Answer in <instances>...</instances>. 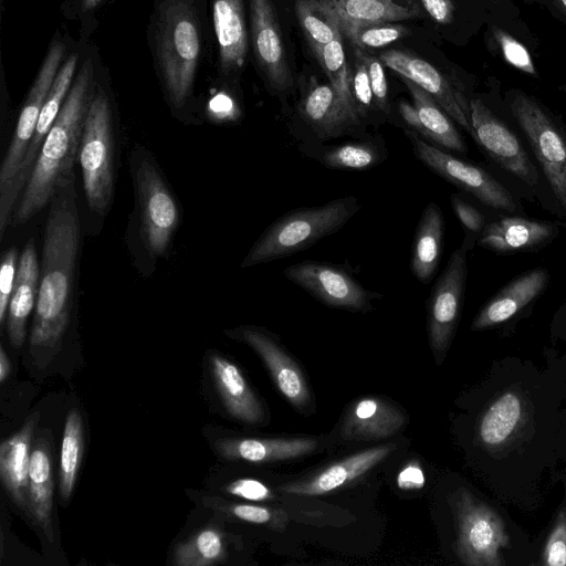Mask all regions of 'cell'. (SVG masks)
<instances>
[{"mask_svg":"<svg viewBox=\"0 0 566 566\" xmlns=\"http://www.w3.org/2000/svg\"><path fill=\"white\" fill-rule=\"evenodd\" d=\"M340 31L353 46L364 51L386 46L409 34L405 25L395 22L363 23Z\"/></svg>","mask_w":566,"mask_h":566,"instance_id":"8d00e7d4","label":"cell"},{"mask_svg":"<svg viewBox=\"0 0 566 566\" xmlns=\"http://www.w3.org/2000/svg\"><path fill=\"white\" fill-rule=\"evenodd\" d=\"M226 492L250 501H268L273 499L271 489L264 483L249 478L232 481L224 486Z\"/></svg>","mask_w":566,"mask_h":566,"instance_id":"f6af8a7d","label":"cell"},{"mask_svg":"<svg viewBox=\"0 0 566 566\" xmlns=\"http://www.w3.org/2000/svg\"><path fill=\"white\" fill-rule=\"evenodd\" d=\"M238 334L262 358L282 395L295 407L306 406L310 401L308 386L301 369L290 355L259 328L242 327Z\"/></svg>","mask_w":566,"mask_h":566,"instance_id":"ac0fdd59","label":"cell"},{"mask_svg":"<svg viewBox=\"0 0 566 566\" xmlns=\"http://www.w3.org/2000/svg\"><path fill=\"white\" fill-rule=\"evenodd\" d=\"M559 3L563 7L564 11L566 12V0H559Z\"/></svg>","mask_w":566,"mask_h":566,"instance_id":"f907efd6","label":"cell"},{"mask_svg":"<svg viewBox=\"0 0 566 566\" xmlns=\"http://www.w3.org/2000/svg\"><path fill=\"white\" fill-rule=\"evenodd\" d=\"M285 277L317 298L323 304L354 312H368L377 294L365 289L343 266L303 261L289 265Z\"/></svg>","mask_w":566,"mask_h":566,"instance_id":"8fae6325","label":"cell"},{"mask_svg":"<svg viewBox=\"0 0 566 566\" xmlns=\"http://www.w3.org/2000/svg\"><path fill=\"white\" fill-rule=\"evenodd\" d=\"M203 501L207 506L221 510L241 521L254 524L274 526V523H280V516H283L281 512L262 505L228 503L214 497H206Z\"/></svg>","mask_w":566,"mask_h":566,"instance_id":"f35d334b","label":"cell"},{"mask_svg":"<svg viewBox=\"0 0 566 566\" xmlns=\"http://www.w3.org/2000/svg\"><path fill=\"white\" fill-rule=\"evenodd\" d=\"M397 484L402 490L421 489L424 485L423 471L417 463H410L399 472Z\"/></svg>","mask_w":566,"mask_h":566,"instance_id":"7dc6e473","label":"cell"},{"mask_svg":"<svg viewBox=\"0 0 566 566\" xmlns=\"http://www.w3.org/2000/svg\"><path fill=\"white\" fill-rule=\"evenodd\" d=\"M360 210L356 197L292 210L272 222L252 245L241 266L248 268L295 254L340 230Z\"/></svg>","mask_w":566,"mask_h":566,"instance_id":"3957f363","label":"cell"},{"mask_svg":"<svg viewBox=\"0 0 566 566\" xmlns=\"http://www.w3.org/2000/svg\"><path fill=\"white\" fill-rule=\"evenodd\" d=\"M316 446V440L310 438H240L216 442V449L224 459L253 463L298 458L313 452Z\"/></svg>","mask_w":566,"mask_h":566,"instance_id":"4316f807","label":"cell"},{"mask_svg":"<svg viewBox=\"0 0 566 566\" xmlns=\"http://www.w3.org/2000/svg\"><path fill=\"white\" fill-rule=\"evenodd\" d=\"M11 371V363L1 345L0 347V382H4Z\"/></svg>","mask_w":566,"mask_h":566,"instance_id":"c3c4849f","label":"cell"},{"mask_svg":"<svg viewBox=\"0 0 566 566\" xmlns=\"http://www.w3.org/2000/svg\"><path fill=\"white\" fill-rule=\"evenodd\" d=\"M510 109L524 133L552 192L566 214V133L532 96L515 93Z\"/></svg>","mask_w":566,"mask_h":566,"instance_id":"8992f818","label":"cell"},{"mask_svg":"<svg viewBox=\"0 0 566 566\" xmlns=\"http://www.w3.org/2000/svg\"><path fill=\"white\" fill-rule=\"evenodd\" d=\"M80 230L73 174L60 184L50 202L30 337L32 349H53L65 333L72 307Z\"/></svg>","mask_w":566,"mask_h":566,"instance_id":"6da1fadb","label":"cell"},{"mask_svg":"<svg viewBox=\"0 0 566 566\" xmlns=\"http://www.w3.org/2000/svg\"><path fill=\"white\" fill-rule=\"evenodd\" d=\"M254 56L270 86L289 91L293 77L280 23L272 0H249Z\"/></svg>","mask_w":566,"mask_h":566,"instance_id":"9a60e30c","label":"cell"},{"mask_svg":"<svg viewBox=\"0 0 566 566\" xmlns=\"http://www.w3.org/2000/svg\"><path fill=\"white\" fill-rule=\"evenodd\" d=\"M156 53L171 103L181 107L191 93L201 53L191 0H163L157 8Z\"/></svg>","mask_w":566,"mask_h":566,"instance_id":"277c9868","label":"cell"},{"mask_svg":"<svg viewBox=\"0 0 566 566\" xmlns=\"http://www.w3.org/2000/svg\"><path fill=\"white\" fill-rule=\"evenodd\" d=\"M295 13L312 52L342 34L336 17L319 0H296Z\"/></svg>","mask_w":566,"mask_h":566,"instance_id":"836d02e7","label":"cell"},{"mask_svg":"<svg viewBox=\"0 0 566 566\" xmlns=\"http://www.w3.org/2000/svg\"><path fill=\"white\" fill-rule=\"evenodd\" d=\"M472 138L501 168L530 188L538 185V171L515 133L480 98L470 99Z\"/></svg>","mask_w":566,"mask_h":566,"instance_id":"7c38bea8","label":"cell"},{"mask_svg":"<svg viewBox=\"0 0 566 566\" xmlns=\"http://www.w3.org/2000/svg\"><path fill=\"white\" fill-rule=\"evenodd\" d=\"M212 14L221 67L238 72L248 53L244 0H212Z\"/></svg>","mask_w":566,"mask_h":566,"instance_id":"603a6c76","label":"cell"},{"mask_svg":"<svg viewBox=\"0 0 566 566\" xmlns=\"http://www.w3.org/2000/svg\"><path fill=\"white\" fill-rule=\"evenodd\" d=\"M403 422L402 412L390 402L378 397H365L347 410L342 436L349 441L384 439L395 434Z\"/></svg>","mask_w":566,"mask_h":566,"instance_id":"7402d4cb","label":"cell"},{"mask_svg":"<svg viewBox=\"0 0 566 566\" xmlns=\"http://www.w3.org/2000/svg\"><path fill=\"white\" fill-rule=\"evenodd\" d=\"M361 50V49H360ZM361 55L367 67L375 105L382 113L389 112L388 85L384 63L379 57L361 50Z\"/></svg>","mask_w":566,"mask_h":566,"instance_id":"7bdbcfd3","label":"cell"},{"mask_svg":"<svg viewBox=\"0 0 566 566\" xmlns=\"http://www.w3.org/2000/svg\"><path fill=\"white\" fill-rule=\"evenodd\" d=\"M405 134L416 158L434 174L472 195L486 207L512 213L518 211V203L507 188L486 170L428 143L411 129H405Z\"/></svg>","mask_w":566,"mask_h":566,"instance_id":"9c48e42d","label":"cell"},{"mask_svg":"<svg viewBox=\"0 0 566 566\" xmlns=\"http://www.w3.org/2000/svg\"><path fill=\"white\" fill-rule=\"evenodd\" d=\"M523 416L521 398L512 391L503 394L483 415L479 436L488 447L503 444L517 429Z\"/></svg>","mask_w":566,"mask_h":566,"instance_id":"4dcf8cb0","label":"cell"},{"mask_svg":"<svg viewBox=\"0 0 566 566\" xmlns=\"http://www.w3.org/2000/svg\"><path fill=\"white\" fill-rule=\"evenodd\" d=\"M543 562L548 566H566V510L559 512L545 543Z\"/></svg>","mask_w":566,"mask_h":566,"instance_id":"b9f144b4","label":"cell"},{"mask_svg":"<svg viewBox=\"0 0 566 566\" xmlns=\"http://www.w3.org/2000/svg\"><path fill=\"white\" fill-rule=\"evenodd\" d=\"M492 32L503 59L509 64L528 75H536L533 59L520 41L500 28H493Z\"/></svg>","mask_w":566,"mask_h":566,"instance_id":"ab89813d","label":"cell"},{"mask_svg":"<svg viewBox=\"0 0 566 566\" xmlns=\"http://www.w3.org/2000/svg\"><path fill=\"white\" fill-rule=\"evenodd\" d=\"M210 368L217 390L228 412L247 423H259L264 412L262 405L247 382L239 367L220 355L210 356Z\"/></svg>","mask_w":566,"mask_h":566,"instance_id":"484cf974","label":"cell"},{"mask_svg":"<svg viewBox=\"0 0 566 566\" xmlns=\"http://www.w3.org/2000/svg\"><path fill=\"white\" fill-rule=\"evenodd\" d=\"M39 413L31 415L24 424L0 447V475L12 501L30 513L29 471L31 443Z\"/></svg>","mask_w":566,"mask_h":566,"instance_id":"44dd1931","label":"cell"},{"mask_svg":"<svg viewBox=\"0 0 566 566\" xmlns=\"http://www.w3.org/2000/svg\"><path fill=\"white\" fill-rule=\"evenodd\" d=\"M458 523L457 554L469 566H500V549L509 544L502 518L471 493L460 489L454 494Z\"/></svg>","mask_w":566,"mask_h":566,"instance_id":"30bf717a","label":"cell"},{"mask_svg":"<svg viewBox=\"0 0 566 566\" xmlns=\"http://www.w3.org/2000/svg\"><path fill=\"white\" fill-rule=\"evenodd\" d=\"M18 252L10 248L2 256L0 266V325L4 324L8 316L10 298L14 289L18 272Z\"/></svg>","mask_w":566,"mask_h":566,"instance_id":"60d3db41","label":"cell"},{"mask_svg":"<svg viewBox=\"0 0 566 566\" xmlns=\"http://www.w3.org/2000/svg\"><path fill=\"white\" fill-rule=\"evenodd\" d=\"M78 161L90 208L103 216L114 191V146L111 108L103 91L91 102L82 132Z\"/></svg>","mask_w":566,"mask_h":566,"instance_id":"5b68a950","label":"cell"},{"mask_svg":"<svg viewBox=\"0 0 566 566\" xmlns=\"http://www.w3.org/2000/svg\"><path fill=\"white\" fill-rule=\"evenodd\" d=\"M222 533L214 526L200 530L188 541L178 544L172 554L177 566H208L226 559Z\"/></svg>","mask_w":566,"mask_h":566,"instance_id":"d6a6232c","label":"cell"},{"mask_svg":"<svg viewBox=\"0 0 566 566\" xmlns=\"http://www.w3.org/2000/svg\"><path fill=\"white\" fill-rule=\"evenodd\" d=\"M134 182L143 244L153 259L163 256L179 222L177 203L148 156L134 167Z\"/></svg>","mask_w":566,"mask_h":566,"instance_id":"ba28073f","label":"cell"},{"mask_svg":"<svg viewBox=\"0 0 566 566\" xmlns=\"http://www.w3.org/2000/svg\"><path fill=\"white\" fill-rule=\"evenodd\" d=\"M379 59L385 66L427 92L467 133L472 134L470 101L463 92L428 61L406 51L387 50Z\"/></svg>","mask_w":566,"mask_h":566,"instance_id":"5bb4252c","label":"cell"},{"mask_svg":"<svg viewBox=\"0 0 566 566\" xmlns=\"http://www.w3.org/2000/svg\"><path fill=\"white\" fill-rule=\"evenodd\" d=\"M422 8L440 24H449L454 19L455 7L452 0H420Z\"/></svg>","mask_w":566,"mask_h":566,"instance_id":"bcb514c9","label":"cell"},{"mask_svg":"<svg viewBox=\"0 0 566 566\" xmlns=\"http://www.w3.org/2000/svg\"><path fill=\"white\" fill-rule=\"evenodd\" d=\"M337 19L340 30L373 22H396L422 14L417 0H319Z\"/></svg>","mask_w":566,"mask_h":566,"instance_id":"83f0119b","label":"cell"},{"mask_svg":"<svg viewBox=\"0 0 566 566\" xmlns=\"http://www.w3.org/2000/svg\"><path fill=\"white\" fill-rule=\"evenodd\" d=\"M64 53L65 48L63 43L54 42L51 45L23 104L12 136V140L2 160L0 168L1 239L3 238L9 226L7 219L8 201L19 167L33 137L44 101L59 72L57 70Z\"/></svg>","mask_w":566,"mask_h":566,"instance_id":"52a82bcc","label":"cell"},{"mask_svg":"<svg viewBox=\"0 0 566 566\" xmlns=\"http://www.w3.org/2000/svg\"><path fill=\"white\" fill-rule=\"evenodd\" d=\"M468 250L463 242L452 252L428 300L429 340L437 357L448 349L459 321L468 275Z\"/></svg>","mask_w":566,"mask_h":566,"instance_id":"4fadbf2b","label":"cell"},{"mask_svg":"<svg viewBox=\"0 0 566 566\" xmlns=\"http://www.w3.org/2000/svg\"><path fill=\"white\" fill-rule=\"evenodd\" d=\"M83 421L76 409L69 411L61 446L60 457V495L69 500L72 495L83 453Z\"/></svg>","mask_w":566,"mask_h":566,"instance_id":"1f68e13d","label":"cell"},{"mask_svg":"<svg viewBox=\"0 0 566 566\" xmlns=\"http://www.w3.org/2000/svg\"><path fill=\"white\" fill-rule=\"evenodd\" d=\"M93 65L87 60L72 84L40 150L17 205L12 226H21L49 205L60 186L73 175L84 122L93 99Z\"/></svg>","mask_w":566,"mask_h":566,"instance_id":"7a4b0ae2","label":"cell"},{"mask_svg":"<svg viewBox=\"0 0 566 566\" xmlns=\"http://www.w3.org/2000/svg\"><path fill=\"white\" fill-rule=\"evenodd\" d=\"M386 150L377 142H347L327 148L322 154V164L331 169L365 170L378 165Z\"/></svg>","mask_w":566,"mask_h":566,"instance_id":"e575fe53","label":"cell"},{"mask_svg":"<svg viewBox=\"0 0 566 566\" xmlns=\"http://www.w3.org/2000/svg\"><path fill=\"white\" fill-rule=\"evenodd\" d=\"M412 104L401 101L398 111L409 129L450 151L467 153V145L447 112L422 88L401 77Z\"/></svg>","mask_w":566,"mask_h":566,"instance_id":"2e32d148","label":"cell"},{"mask_svg":"<svg viewBox=\"0 0 566 566\" xmlns=\"http://www.w3.org/2000/svg\"><path fill=\"white\" fill-rule=\"evenodd\" d=\"M102 1L103 0H82V6L84 10H92L99 6Z\"/></svg>","mask_w":566,"mask_h":566,"instance_id":"681fc988","label":"cell"},{"mask_svg":"<svg viewBox=\"0 0 566 566\" xmlns=\"http://www.w3.org/2000/svg\"><path fill=\"white\" fill-rule=\"evenodd\" d=\"M343 36V33L339 34L333 41L313 51V54L327 76L328 83L354 108L350 95V69L347 64Z\"/></svg>","mask_w":566,"mask_h":566,"instance_id":"d590c367","label":"cell"},{"mask_svg":"<svg viewBox=\"0 0 566 566\" xmlns=\"http://www.w3.org/2000/svg\"><path fill=\"white\" fill-rule=\"evenodd\" d=\"M548 282L549 273L544 268L516 276L486 302L473 319L471 328L481 331L509 321L538 297Z\"/></svg>","mask_w":566,"mask_h":566,"instance_id":"ffe728a7","label":"cell"},{"mask_svg":"<svg viewBox=\"0 0 566 566\" xmlns=\"http://www.w3.org/2000/svg\"><path fill=\"white\" fill-rule=\"evenodd\" d=\"M394 444L373 447L331 464L308 479L282 485L281 491L297 495H322L335 491L368 472L385 460Z\"/></svg>","mask_w":566,"mask_h":566,"instance_id":"d6986e66","label":"cell"},{"mask_svg":"<svg viewBox=\"0 0 566 566\" xmlns=\"http://www.w3.org/2000/svg\"><path fill=\"white\" fill-rule=\"evenodd\" d=\"M350 95L359 119L366 117L375 105L374 94L361 50L354 46V63L350 69Z\"/></svg>","mask_w":566,"mask_h":566,"instance_id":"74e56055","label":"cell"},{"mask_svg":"<svg viewBox=\"0 0 566 566\" xmlns=\"http://www.w3.org/2000/svg\"><path fill=\"white\" fill-rule=\"evenodd\" d=\"M40 270L36 250L30 241L19 259L15 284L8 308L7 331L14 347H21L24 342L27 319L38 300Z\"/></svg>","mask_w":566,"mask_h":566,"instance_id":"d4e9b609","label":"cell"},{"mask_svg":"<svg viewBox=\"0 0 566 566\" xmlns=\"http://www.w3.org/2000/svg\"><path fill=\"white\" fill-rule=\"evenodd\" d=\"M53 490L50 448L46 441L40 438L31 451L30 458V513L50 541L53 537Z\"/></svg>","mask_w":566,"mask_h":566,"instance_id":"f546056e","label":"cell"},{"mask_svg":"<svg viewBox=\"0 0 566 566\" xmlns=\"http://www.w3.org/2000/svg\"><path fill=\"white\" fill-rule=\"evenodd\" d=\"M451 206L462 228L467 232V238L472 237L473 241L480 238L486 227L484 214L457 193L451 196Z\"/></svg>","mask_w":566,"mask_h":566,"instance_id":"ee69618b","label":"cell"},{"mask_svg":"<svg viewBox=\"0 0 566 566\" xmlns=\"http://www.w3.org/2000/svg\"><path fill=\"white\" fill-rule=\"evenodd\" d=\"M555 233L552 222L505 217L486 224L479 244L496 253H512L539 247Z\"/></svg>","mask_w":566,"mask_h":566,"instance_id":"cb8c5ba5","label":"cell"},{"mask_svg":"<svg viewBox=\"0 0 566 566\" xmlns=\"http://www.w3.org/2000/svg\"><path fill=\"white\" fill-rule=\"evenodd\" d=\"M444 220L439 206L430 202L418 222L410 258V270L418 281L429 283L439 265Z\"/></svg>","mask_w":566,"mask_h":566,"instance_id":"f1b7e54d","label":"cell"},{"mask_svg":"<svg viewBox=\"0 0 566 566\" xmlns=\"http://www.w3.org/2000/svg\"><path fill=\"white\" fill-rule=\"evenodd\" d=\"M300 114L321 139L347 134L360 122L354 108L331 83L312 85L301 99Z\"/></svg>","mask_w":566,"mask_h":566,"instance_id":"e0dca14e","label":"cell"}]
</instances>
